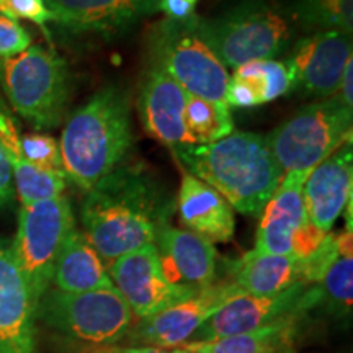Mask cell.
Returning a JSON list of instances; mask_svg holds the SVG:
<instances>
[{"mask_svg":"<svg viewBox=\"0 0 353 353\" xmlns=\"http://www.w3.org/2000/svg\"><path fill=\"white\" fill-rule=\"evenodd\" d=\"M170 214L172 203L156 180L128 165L85 192L81 205L83 234L108 263L154 244Z\"/></svg>","mask_w":353,"mask_h":353,"instance_id":"obj_1","label":"cell"},{"mask_svg":"<svg viewBox=\"0 0 353 353\" xmlns=\"http://www.w3.org/2000/svg\"><path fill=\"white\" fill-rule=\"evenodd\" d=\"M192 175L226 198L232 210L257 214L283 179L265 136L237 131L216 143L174 149Z\"/></svg>","mask_w":353,"mask_h":353,"instance_id":"obj_2","label":"cell"},{"mask_svg":"<svg viewBox=\"0 0 353 353\" xmlns=\"http://www.w3.org/2000/svg\"><path fill=\"white\" fill-rule=\"evenodd\" d=\"M130 99L118 87L97 92L69 118L61 138L65 179L88 192L125 165L131 151Z\"/></svg>","mask_w":353,"mask_h":353,"instance_id":"obj_3","label":"cell"},{"mask_svg":"<svg viewBox=\"0 0 353 353\" xmlns=\"http://www.w3.org/2000/svg\"><path fill=\"white\" fill-rule=\"evenodd\" d=\"M0 87L13 112L34 130H52L68 114L72 92L68 64L46 48L30 46L0 59Z\"/></svg>","mask_w":353,"mask_h":353,"instance_id":"obj_4","label":"cell"},{"mask_svg":"<svg viewBox=\"0 0 353 353\" xmlns=\"http://www.w3.org/2000/svg\"><path fill=\"white\" fill-rule=\"evenodd\" d=\"M196 30L226 69L270 61L291 39L288 20L263 0H250L211 20L196 19Z\"/></svg>","mask_w":353,"mask_h":353,"instance_id":"obj_5","label":"cell"},{"mask_svg":"<svg viewBox=\"0 0 353 353\" xmlns=\"http://www.w3.org/2000/svg\"><path fill=\"white\" fill-rule=\"evenodd\" d=\"M37 321L72 341L105 347L125 341L134 316L114 286L83 293L50 288L39 299Z\"/></svg>","mask_w":353,"mask_h":353,"instance_id":"obj_6","label":"cell"},{"mask_svg":"<svg viewBox=\"0 0 353 353\" xmlns=\"http://www.w3.org/2000/svg\"><path fill=\"white\" fill-rule=\"evenodd\" d=\"M267 141L283 174H311L342 145L352 143V108L334 95L314 101L270 132Z\"/></svg>","mask_w":353,"mask_h":353,"instance_id":"obj_7","label":"cell"},{"mask_svg":"<svg viewBox=\"0 0 353 353\" xmlns=\"http://www.w3.org/2000/svg\"><path fill=\"white\" fill-rule=\"evenodd\" d=\"M196 15L188 20L165 19L151 37L152 64L164 69L190 95L224 101L229 72L203 41Z\"/></svg>","mask_w":353,"mask_h":353,"instance_id":"obj_8","label":"cell"},{"mask_svg":"<svg viewBox=\"0 0 353 353\" xmlns=\"http://www.w3.org/2000/svg\"><path fill=\"white\" fill-rule=\"evenodd\" d=\"M74 228L76 219L65 195L21 205L12 249L37 304L51 288L57 257Z\"/></svg>","mask_w":353,"mask_h":353,"instance_id":"obj_9","label":"cell"},{"mask_svg":"<svg viewBox=\"0 0 353 353\" xmlns=\"http://www.w3.org/2000/svg\"><path fill=\"white\" fill-rule=\"evenodd\" d=\"M322 304L319 285L303 281L273 296L239 293L214 312L190 341H214L229 335L252 332L291 316H304Z\"/></svg>","mask_w":353,"mask_h":353,"instance_id":"obj_10","label":"cell"},{"mask_svg":"<svg viewBox=\"0 0 353 353\" xmlns=\"http://www.w3.org/2000/svg\"><path fill=\"white\" fill-rule=\"evenodd\" d=\"M239 293V288L229 276L214 281L208 288L198 291L195 296L139 319L132 324L128 341L132 345L174 350L188 342L214 312H218L229 299Z\"/></svg>","mask_w":353,"mask_h":353,"instance_id":"obj_11","label":"cell"},{"mask_svg":"<svg viewBox=\"0 0 353 353\" xmlns=\"http://www.w3.org/2000/svg\"><path fill=\"white\" fill-rule=\"evenodd\" d=\"M110 278L138 319L195 296V291L172 285L159 262L156 245H145L110 263Z\"/></svg>","mask_w":353,"mask_h":353,"instance_id":"obj_12","label":"cell"},{"mask_svg":"<svg viewBox=\"0 0 353 353\" xmlns=\"http://www.w3.org/2000/svg\"><path fill=\"white\" fill-rule=\"evenodd\" d=\"M350 59L352 34L342 30H322L301 39L286 65L293 88L306 95L329 99L341 85Z\"/></svg>","mask_w":353,"mask_h":353,"instance_id":"obj_13","label":"cell"},{"mask_svg":"<svg viewBox=\"0 0 353 353\" xmlns=\"http://www.w3.org/2000/svg\"><path fill=\"white\" fill-rule=\"evenodd\" d=\"M37 306L12 242L0 236V353H37Z\"/></svg>","mask_w":353,"mask_h":353,"instance_id":"obj_14","label":"cell"},{"mask_svg":"<svg viewBox=\"0 0 353 353\" xmlns=\"http://www.w3.org/2000/svg\"><path fill=\"white\" fill-rule=\"evenodd\" d=\"M154 245L162 272L172 285L198 293L216 281L218 252L205 237L169 223L159 229Z\"/></svg>","mask_w":353,"mask_h":353,"instance_id":"obj_15","label":"cell"},{"mask_svg":"<svg viewBox=\"0 0 353 353\" xmlns=\"http://www.w3.org/2000/svg\"><path fill=\"white\" fill-rule=\"evenodd\" d=\"M307 176L309 174L303 172L283 174L275 193L262 210L255 252L293 257L294 239L309 224L303 200V187Z\"/></svg>","mask_w":353,"mask_h":353,"instance_id":"obj_16","label":"cell"},{"mask_svg":"<svg viewBox=\"0 0 353 353\" xmlns=\"http://www.w3.org/2000/svg\"><path fill=\"white\" fill-rule=\"evenodd\" d=\"M353 187L352 143L342 145L309 174L303 187L304 208L309 223L330 232L348 201Z\"/></svg>","mask_w":353,"mask_h":353,"instance_id":"obj_17","label":"cell"},{"mask_svg":"<svg viewBox=\"0 0 353 353\" xmlns=\"http://www.w3.org/2000/svg\"><path fill=\"white\" fill-rule=\"evenodd\" d=\"M187 92L164 69L152 64L138 100L139 117L148 134L175 149L188 144L183 125Z\"/></svg>","mask_w":353,"mask_h":353,"instance_id":"obj_18","label":"cell"},{"mask_svg":"<svg viewBox=\"0 0 353 353\" xmlns=\"http://www.w3.org/2000/svg\"><path fill=\"white\" fill-rule=\"evenodd\" d=\"M52 21L76 33H117L159 8V0H44Z\"/></svg>","mask_w":353,"mask_h":353,"instance_id":"obj_19","label":"cell"},{"mask_svg":"<svg viewBox=\"0 0 353 353\" xmlns=\"http://www.w3.org/2000/svg\"><path fill=\"white\" fill-rule=\"evenodd\" d=\"M179 214L188 231L210 242H229L236 219L226 198L195 175L185 174L179 190Z\"/></svg>","mask_w":353,"mask_h":353,"instance_id":"obj_20","label":"cell"},{"mask_svg":"<svg viewBox=\"0 0 353 353\" xmlns=\"http://www.w3.org/2000/svg\"><path fill=\"white\" fill-rule=\"evenodd\" d=\"M20 131L0 97V145L10 164L13 185L21 205H30L64 195L65 175L63 172L38 169L23 157L20 148Z\"/></svg>","mask_w":353,"mask_h":353,"instance_id":"obj_21","label":"cell"},{"mask_svg":"<svg viewBox=\"0 0 353 353\" xmlns=\"http://www.w3.org/2000/svg\"><path fill=\"white\" fill-rule=\"evenodd\" d=\"M228 276L241 293L273 296L301 281L299 260L291 255L259 254L250 250L229 265Z\"/></svg>","mask_w":353,"mask_h":353,"instance_id":"obj_22","label":"cell"},{"mask_svg":"<svg viewBox=\"0 0 353 353\" xmlns=\"http://www.w3.org/2000/svg\"><path fill=\"white\" fill-rule=\"evenodd\" d=\"M52 283L56 290L65 293H83V291L113 288L103 260L85 234L74 228L65 239L59 257H57Z\"/></svg>","mask_w":353,"mask_h":353,"instance_id":"obj_23","label":"cell"},{"mask_svg":"<svg viewBox=\"0 0 353 353\" xmlns=\"http://www.w3.org/2000/svg\"><path fill=\"white\" fill-rule=\"evenodd\" d=\"M301 317L291 316L263 329L214 339V341H188L179 348L185 353H280L293 343L294 332Z\"/></svg>","mask_w":353,"mask_h":353,"instance_id":"obj_24","label":"cell"},{"mask_svg":"<svg viewBox=\"0 0 353 353\" xmlns=\"http://www.w3.org/2000/svg\"><path fill=\"white\" fill-rule=\"evenodd\" d=\"M183 125L188 144L205 145L226 138L234 131V121L226 101H213L187 94Z\"/></svg>","mask_w":353,"mask_h":353,"instance_id":"obj_25","label":"cell"},{"mask_svg":"<svg viewBox=\"0 0 353 353\" xmlns=\"http://www.w3.org/2000/svg\"><path fill=\"white\" fill-rule=\"evenodd\" d=\"M231 77L252 92L257 105L280 99L293 88L288 65L281 61H255L244 64L234 69Z\"/></svg>","mask_w":353,"mask_h":353,"instance_id":"obj_26","label":"cell"},{"mask_svg":"<svg viewBox=\"0 0 353 353\" xmlns=\"http://www.w3.org/2000/svg\"><path fill=\"white\" fill-rule=\"evenodd\" d=\"M296 13L311 26L352 34L353 0H296Z\"/></svg>","mask_w":353,"mask_h":353,"instance_id":"obj_27","label":"cell"},{"mask_svg":"<svg viewBox=\"0 0 353 353\" xmlns=\"http://www.w3.org/2000/svg\"><path fill=\"white\" fill-rule=\"evenodd\" d=\"M322 303L327 301L334 311L350 314L353 301V255H339L321 280Z\"/></svg>","mask_w":353,"mask_h":353,"instance_id":"obj_28","label":"cell"},{"mask_svg":"<svg viewBox=\"0 0 353 353\" xmlns=\"http://www.w3.org/2000/svg\"><path fill=\"white\" fill-rule=\"evenodd\" d=\"M20 148H21V154H23V157L32 165L43 170L63 172L64 174L61 148L52 136L41 134V132L21 134Z\"/></svg>","mask_w":353,"mask_h":353,"instance_id":"obj_29","label":"cell"},{"mask_svg":"<svg viewBox=\"0 0 353 353\" xmlns=\"http://www.w3.org/2000/svg\"><path fill=\"white\" fill-rule=\"evenodd\" d=\"M339 255L341 252H339L337 236L329 232L314 252L307 255L306 259L299 260V276H301L303 283L319 285L325 272L337 260Z\"/></svg>","mask_w":353,"mask_h":353,"instance_id":"obj_30","label":"cell"},{"mask_svg":"<svg viewBox=\"0 0 353 353\" xmlns=\"http://www.w3.org/2000/svg\"><path fill=\"white\" fill-rule=\"evenodd\" d=\"M32 46V37L17 20L0 15V59L19 56Z\"/></svg>","mask_w":353,"mask_h":353,"instance_id":"obj_31","label":"cell"},{"mask_svg":"<svg viewBox=\"0 0 353 353\" xmlns=\"http://www.w3.org/2000/svg\"><path fill=\"white\" fill-rule=\"evenodd\" d=\"M0 15L12 20H30L38 25L52 21V15L44 0H0Z\"/></svg>","mask_w":353,"mask_h":353,"instance_id":"obj_32","label":"cell"},{"mask_svg":"<svg viewBox=\"0 0 353 353\" xmlns=\"http://www.w3.org/2000/svg\"><path fill=\"white\" fill-rule=\"evenodd\" d=\"M15 196V185H13V175L8 159L0 145V211L6 210L13 201Z\"/></svg>","mask_w":353,"mask_h":353,"instance_id":"obj_33","label":"cell"},{"mask_svg":"<svg viewBox=\"0 0 353 353\" xmlns=\"http://www.w3.org/2000/svg\"><path fill=\"white\" fill-rule=\"evenodd\" d=\"M159 7L172 20H188L195 15V6L187 0H159Z\"/></svg>","mask_w":353,"mask_h":353,"instance_id":"obj_34","label":"cell"},{"mask_svg":"<svg viewBox=\"0 0 353 353\" xmlns=\"http://www.w3.org/2000/svg\"><path fill=\"white\" fill-rule=\"evenodd\" d=\"M118 353H176V348L174 350H164V348L149 347V345H134V347H120L114 348Z\"/></svg>","mask_w":353,"mask_h":353,"instance_id":"obj_35","label":"cell"},{"mask_svg":"<svg viewBox=\"0 0 353 353\" xmlns=\"http://www.w3.org/2000/svg\"><path fill=\"white\" fill-rule=\"evenodd\" d=\"M90 353H118L117 350H97V352H90Z\"/></svg>","mask_w":353,"mask_h":353,"instance_id":"obj_36","label":"cell"},{"mask_svg":"<svg viewBox=\"0 0 353 353\" xmlns=\"http://www.w3.org/2000/svg\"><path fill=\"white\" fill-rule=\"evenodd\" d=\"M280 353H294V350H293V348H286V350H283V352H280Z\"/></svg>","mask_w":353,"mask_h":353,"instance_id":"obj_37","label":"cell"},{"mask_svg":"<svg viewBox=\"0 0 353 353\" xmlns=\"http://www.w3.org/2000/svg\"><path fill=\"white\" fill-rule=\"evenodd\" d=\"M187 2H190V3H193V6H195V3L198 2V0H187Z\"/></svg>","mask_w":353,"mask_h":353,"instance_id":"obj_38","label":"cell"},{"mask_svg":"<svg viewBox=\"0 0 353 353\" xmlns=\"http://www.w3.org/2000/svg\"><path fill=\"white\" fill-rule=\"evenodd\" d=\"M176 353H185L183 350H180V348H176Z\"/></svg>","mask_w":353,"mask_h":353,"instance_id":"obj_39","label":"cell"}]
</instances>
